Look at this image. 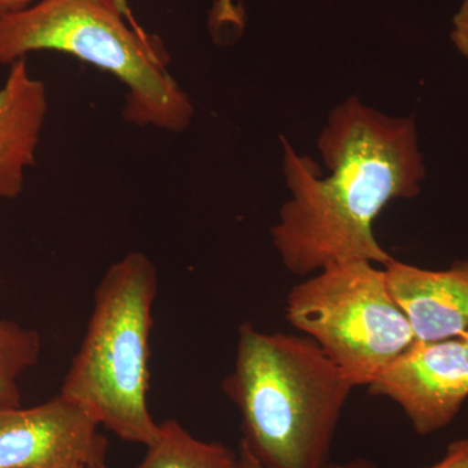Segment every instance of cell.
Returning <instances> with one entry per match:
<instances>
[{
	"label": "cell",
	"mask_w": 468,
	"mask_h": 468,
	"mask_svg": "<svg viewBox=\"0 0 468 468\" xmlns=\"http://www.w3.org/2000/svg\"><path fill=\"white\" fill-rule=\"evenodd\" d=\"M80 403L58 393L24 409L0 405V468H80L107 463L109 441Z\"/></svg>",
	"instance_id": "52a82bcc"
},
{
	"label": "cell",
	"mask_w": 468,
	"mask_h": 468,
	"mask_svg": "<svg viewBox=\"0 0 468 468\" xmlns=\"http://www.w3.org/2000/svg\"><path fill=\"white\" fill-rule=\"evenodd\" d=\"M452 41L457 50L468 58V0H463L457 15L452 18Z\"/></svg>",
	"instance_id": "5bb4252c"
},
{
	"label": "cell",
	"mask_w": 468,
	"mask_h": 468,
	"mask_svg": "<svg viewBox=\"0 0 468 468\" xmlns=\"http://www.w3.org/2000/svg\"><path fill=\"white\" fill-rule=\"evenodd\" d=\"M315 341L302 334L239 329L223 389L241 415V441L266 468H325L354 389Z\"/></svg>",
	"instance_id": "7a4b0ae2"
},
{
	"label": "cell",
	"mask_w": 468,
	"mask_h": 468,
	"mask_svg": "<svg viewBox=\"0 0 468 468\" xmlns=\"http://www.w3.org/2000/svg\"><path fill=\"white\" fill-rule=\"evenodd\" d=\"M48 112L45 82L30 75L26 58H18L0 89V199L23 193Z\"/></svg>",
	"instance_id": "9c48e42d"
},
{
	"label": "cell",
	"mask_w": 468,
	"mask_h": 468,
	"mask_svg": "<svg viewBox=\"0 0 468 468\" xmlns=\"http://www.w3.org/2000/svg\"><path fill=\"white\" fill-rule=\"evenodd\" d=\"M134 468H239V455L224 443L197 439L180 421L167 419Z\"/></svg>",
	"instance_id": "30bf717a"
},
{
	"label": "cell",
	"mask_w": 468,
	"mask_h": 468,
	"mask_svg": "<svg viewBox=\"0 0 468 468\" xmlns=\"http://www.w3.org/2000/svg\"><path fill=\"white\" fill-rule=\"evenodd\" d=\"M111 5H115L122 14H124L129 20H134L133 15H132L131 8H129L128 0H107Z\"/></svg>",
	"instance_id": "2e32d148"
},
{
	"label": "cell",
	"mask_w": 468,
	"mask_h": 468,
	"mask_svg": "<svg viewBox=\"0 0 468 468\" xmlns=\"http://www.w3.org/2000/svg\"><path fill=\"white\" fill-rule=\"evenodd\" d=\"M239 468H266L261 463L254 455L251 454L250 451L239 442ZM325 468H378L374 462L366 460V458H354L345 462V463L332 464L329 463Z\"/></svg>",
	"instance_id": "4fadbf2b"
},
{
	"label": "cell",
	"mask_w": 468,
	"mask_h": 468,
	"mask_svg": "<svg viewBox=\"0 0 468 468\" xmlns=\"http://www.w3.org/2000/svg\"><path fill=\"white\" fill-rule=\"evenodd\" d=\"M388 288L417 341L461 337L468 331V261L426 270L397 260L383 267Z\"/></svg>",
	"instance_id": "ba28073f"
},
{
	"label": "cell",
	"mask_w": 468,
	"mask_h": 468,
	"mask_svg": "<svg viewBox=\"0 0 468 468\" xmlns=\"http://www.w3.org/2000/svg\"><path fill=\"white\" fill-rule=\"evenodd\" d=\"M284 144L291 198L271 237L292 275L309 276L340 261L385 267L394 260L378 242L374 223L396 199H411L426 178L414 117H390L356 97L329 116L318 147L331 174Z\"/></svg>",
	"instance_id": "6da1fadb"
},
{
	"label": "cell",
	"mask_w": 468,
	"mask_h": 468,
	"mask_svg": "<svg viewBox=\"0 0 468 468\" xmlns=\"http://www.w3.org/2000/svg\"><path fill=\"white\" fill-rule=\"evenodd\" d=\"M36 51L73 55L117 77L132 124L181 133L192 122V101L169 73L163 42L107 0H39L0 16V66Z\"/></svg>",
	"instance_id": "3957f363"
},
{
	"label": "cell",
	"mask_w": 468,
	"mask_h": 468,
	"mask_svg": "<svg viewBox=\"0 0 468 468\" xmlns=\"http://www.w3.org/2000/svg\"><path fill=\"white\" fill-rule=\"evenodd\" d=\"M0 284H2V279H0Z\"/></svg>",
	"instance_id": "d6986e66"
},
{
	"label": "cell",
	"mask_w": 468,
	"mask_h": 468,
	"mask_svg": "<svg viewBox=\"0 0 468 468\" xmlns=\"http://www.w3.org/2000/svg\"><path fill=\"white\" fill-rule=\"evenodd\" d=\"M461 338H462V340L464 341V343H466V345L468 346V331L466 332V334L462 335Z\"/></svg>",
	"instance_id": "ac0fdd59"
},
{
	"label": "cell",
	"mask_w": 468,
	"mask_h": 468,
	"mask_svg": "<svg viewBox=\"0 0 468 468\" xmlns=\"http://www.w3.org/2000/svg\"><path fill=\"white\" fill-rule=\"evenodd\" d=\"M158 285L155 264L141 251L129 252L106 271L95 289L84 340L60 389L101 427L144 448L159 433L147 401Z\"/></svg>",
	"instance_id": "277c9868"
},
{
	"label": "cell",
	"mask_w": 468,
	"mask_h": 468,
	"mask_svg": "<svg viewBox=\"0 0 468 468\" xmlns=\"http://www.w3.org/2000/svg\"><path fill=\"white\" fill-rule=\"evenodd\" d=\"M41 335L36 329L0 318V405L21 406L18 380L38 363Z\"/></svg>",
	"instance_id": "8fae6325"
},
{
	"label": "cell",
	"mask_w": 468,
	"mask_h": 468,
	"mask_svg": "<svg viewBox=\"0 0 468 468\" xmlns=\"http://www.w3.org/2000/svg\"><path fill=\"white\" fill-rule=\"evenodd\" d=\"M368 390L397 403L419 436L439 432L468 399V346L461 337L415 341Z\"/></svg>",
	"instance_id": "8992f818"
},
{
	"label": "cell",
	"mask_w": 468,
	"mask_h": 468,
	"mask_svg": "<svg viewBox=\"0 0 468 468\" xmlns=\"http://www.w3.org/2000/svg\"><path fill=\"white\" fill-rule=\"evenodd\" d=\"M285 316L356 388L368 387L417 341L390 294L384 268L367 261L331 264L292 286Z\"/></svg>",
	"instance_id": "5b68a950"
},
{
	"label": "cell",
	"mask_w": 468,
	"mask_h": 468,
	"mask_svg": "<svg viewBox=\"0 0 468 468\" xmlns=\"http://www.w3.org/2000/svg\"><path fill=\"white\" fill-rule=\"evenodd\" d=\"M34 0H0V16L23 11L33 5Z\"/></svg>",
	"instance_id": "9a60e30c"
},
{
	"label": "cell",
	"mask_w": 468,
	"mask_h": 468,
	"mask_svg": "<svg viewBox=\"0 0 468 468\" xmlns=\"http://www.w3.org/2000/svg\"><path fill=\"white\" fill-rule=\"evenodd\" d=\"M80 468H110L109 463L92 464V466H85Z\"/></svg>",
	"instance_id": "e0dca14e"
},
{
	"label": "cell",
	"mask_w": 468,
	"mask_h": 468,
	"mask_svg": "<svg viewBox=\"0 0 468 468\" xmlns=\"http://www.w3.org/2000/svg\"><path fill=\"white\" fill-rule=\"evenodd\" d=\"M427 468H468V437L449 443L441 460Z\"/></svg>",
	"instance_id": "7c38bea8"
}]
</instances>
